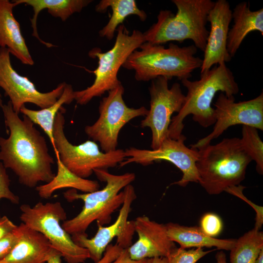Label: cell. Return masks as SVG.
Returning a JSON list of instances; mask_svg holds the SVG:
<instances>
[{"label":"cell","mask_w":263,"mask_h":263,"mask_svg":"<svg viewBox=\"0 0 263 263\" xmlns=\"http://www.w3.org/2000/svg\"><path fill=\"white\" fill-rule=\"evenodd\" d=\"M1 108L9 132L8 138L0 137V160L4 167L29 188H36L40 182H51L56 175L52 168L55 161L44 137L27 116L19 117L10 101Z\"/></svg>","instance_id":"obj_1"},{"label":"cell","mask_w":263,"mask_h":263,"mask_svg":"<svg viewBox=\"0 0 263 263\" xmlns=\"http://www.w3.org/2000/svg\"><path fill=\"white\" fill-rule=\"evenodd\" d=\"M181 82L188 92L180 111L171 119L168 137L173 139H177L182 134L183 121L190 114L193 120L204 128L214 124V109L211 105L216 94L220 91L231 97L239 91L232 72L225 63L215 65L201 74L199 80L185 79Z\"/></svg>","instance_id":"obj_2"},{"label":"cell","mask_w":263,"mask_h":263,"mask_svg":"<svg viewBox=\"0 0 263 263\" xmlns=\"http://www.w3.org/2000/svg\"><path fill=\"white\" fill-rule=\"evenodd\" d=\"M177 11H160L157 21L143 33L145 42L162 45L167 42L190 39L204 52L209 31L207 16L214 6L211 0H172Z\"/></svg>","instance_id":"obj_3"},{"label":"cell","mask_w":263,"mask_h":263,"mask_svg":"<svg viewBox=\"0 0 263 263\" xmlns=\"http://www.w3.org/2000/svg\"><path fill=\"white\" fill-rule=\"evenodd\" d=\"M94 173L99 180L106 183L102 189L78 193L72 188L63 193L64 197L69 202L79 199L84 203L82 210L76 216L64 221L61 225L70 235L86 233L94 221L102 225L109 224L112 214L123 203L125 194L123 190H120L135 179L133 173L115 175L102 169H95Z\"/></svg>","instance_id":"obj_4"},{"label":"cell","mask_w":263,"mask_h":263,"mask_svg":"<svg viewBox=\"0 0 263 263\" xmlns=\"http://www.w3.org/2000/svg\"><path fill=\"white\" fill-rule=\"evenodd\" d=\"M198 150V183L210 195L219 194L228 188L239 185L252 161L238 137L224 138Z\"/></svg>","instance_id":"obj_5"},{"label":"cell","mask_w":263,"mask_h":263,"mask_svg":"<svg viewBox=\"0 0 263 263\" xmlns=\"http://www.w3.org/2000/svg\"><path fill=\"white\" fill-rule=\"evenodd\" d=\"M139 49L131 54L122 66L134 71L135 79L138 81L160 76L169 80L173 77L181 81L189 79L202 64V59L195 56L197 48L194 45L181 47L171 43L165 48L146 42Z\"/></svg>","instance_id":"obj_6"},{"label":"cell","mask_w":263,"mask_h":263,"mask_svg":"<svg viewBox=\"0 0 263 263\" xmlns=\"http://www.w3.org/2000/svg\"><path fill=\"white\" fill-rule=\"evenodd\" d=\"M116 32L113 46L109 51L102 52L95 48L89 52L90 57L98 58V66L91 72L95 75L93 83L84 90L74 91V99L77 104L86 105L94 97L101 96L121 84L117 77L120 68L131 54L145 42L143 33L138 30H133L130 34L121 24Z\"/></svg>","instance_id":"obj_7"},{"label":"cell","mask_w":263,"mask_h":263,"mask_svg":"<svg viewBox=\"0 0 263 263\" xmlns=\"http://www.w3.org/2000/svg\"><path fill=\"white\" fill-rule=\"evenodd\" d=\"M66 111L62 107L55 119L54 150L56 156L71 171L81 178L87 179L93 174L94 169L113 168L125 159V150L122 149L103 152L95 142L92 140H87L78 145L71 143L64 131V114Z\"/></svg>","instance_id":"obj_8"},{"label":"cell","mask_w":263,"mask_h":263,"mask_svg":"<svg viewBox=\"0 0 263 263\" xmlns=\"http://www.w3.org/2000/svg\"><path fill=\"white\" fill-rule=\"evenodd\" d=\"M19 208L22 223L46 237L67 263H83L90 258L88 251L77 245L60 225L67 219L60 202H39L33 207L23 204Z\"/></svg>","instance_id":"obj_9"},{"label":"cell","mask_w":263,"mask_h":263,"mask_svg":"<svg viewBox=\"0 0 263 263\" xmlns=\"http://www.w3.org/2000/svg\"><path fill=\"white\" fill-rule=\"evenodd\" d=\"M124 88L122 84L108 92V95L100 102L99 116L92 125L85 127V132L93 141L99 142L102 151H114L118 144L121 129L130 120L138 116H145L149 110L128 107L123 98Z\"/></svg>","instance_id":"obj_10"},{"label":"cell","mask_w":263,"mask_h":263,"mask_svg":"<svg viewBox=\"0 0 263 263\" xmlns=\"http://www.w3.org/2000/svg\"><path fill=\"white\" fill-rule=\"evenodd\" d=\"M186 137L182 134L177 139L166 138L156 150H142L131 147L125 150V159L120 167L135 163L148 166L162 160L172 163L182 172V178L171 185L186 187L190 182L198 183L199 176L196 166L199 153L197 150L189 148L185 144Z\"/></svg>","instance_id":"obj_11"},{"label":"cell","mask_w":263,"mask_h":263,"mask_svg":"<svg viewBox=\"0 0 263 263\" xmlns=\"http://www.w3.org/2000/svg\"><path fill=\"white\" fill-rule=\"evenodd\" d=\"M168 78L160 76L151 80L149 88L150 108L144 119L141 122L142 128L149 127L152 133L151 148L156 150L168 137V131L173 113H179L185 101V95L180 84H173L169 88Z\"/></svg>","instance_id":"obj_12"},{"label":"cell","mask_w":263,"mask_h":263,"mask_svg":"<svg viewBox=\"0 0 263 263\" xmlns=\"http://www.w3.org/2000/svg\"><path fill=\"white\" fill-rule=\"evenodd\" d=\"M123 191L124 200L117 219L113 224L104 226L97 224V231L92 238H88L86 233L75 234L71 237L77 245L88 251L90 258L94 263L101 260L106 248L114 238L117 239L116 244L123 249H127L132 244L135 232L134 221L128 220V217L136 195L131 184L125 187Z\"/></svg>","instance_id":"obj_13"},{"label":"cell","mask_w":263,"mask_h":263,"mask_svg":"<svg viewBox=\"0 0 263 263\" xmlns=\"http://www.w3.org/2000/svg\"><path fill=\"white\" fill-rule=\"evenodd\" d=\"M216 121L213 130L206 137L191 145L199 150L210 144L229 127L236 125L248 126L263 131V93L255 98L239 102L234 96L221 93L215 104Z\"/></svg>","instance_id":"obj_14"},{"label":"cell","mask_w":263,"mask_h":263,"mask_svg":"<svg viewBox=\"0 0 263 263\" xmlns=\"http://www.w3.org/2000/svg\"><path fill=\"white\" fill-rule=\"evenodd\" d=\"M66 83L59 84L52 91L42 93L26 76L19 75L12 66L7 48L0 49V87L8 96L13 110L19 114L25 104H34L41 109L54 104L62 94Z\"/></svg>","instance_id":"obj_15"},{"label":"cell","mask_w":263,"mask_h":263,"mask_svg":"<svg viewBox=\"0 0 263 263\" xmlns=\"http://www.w3.org/2000/svg\"><path fill=\"white\" fill-rule=\"evenodd\" d=\"M232 10L226 0H218L207 16L210 24L204 56L201 67V74L213 66L229 62L231 57L226 48L229 24L232 20Z\"/></svg>","instance_id":"obj_16"},{"label":"cell","mask_w":263,"mask_h":263,"mask_svg":"<svg viewBox=\"0 0 263 263\" xmlns=\"http://www.w3.org/2000/svg\"><path fill=\"white\" fill-rule=\"evenodd\" d=\"M134 225L138 240L127 248L132 259L167 257L176 247L168 236L165 225L152 221L145 215L137 217Z\"/></svg>","instance_id":"obj_17"},{"label":"cell","mask_w":263,"mask_h":263,"mask_svg":"<svg viewBox=\"0 0 263 263\" xmlns=\"http://www.w3.org/2000/svg\"><path fill=\"white\" fill-rule=\"evenodd\" d=\"M19 238L17 244L4 259L3 263H45L59 252L41 233L21 223L17 227Z\"/></svg>","instance_id":"obj_18"},{"label":"cell","mask_w":263,"mask_h":263,"mask_svg":"<svg viewBox=\"0 0 263 263\" xmlns=\"http://www.w3.org/2000/svg\"><path fill=\"white\" fill-rule=\"evenodd\" d=\"M17 6L13 1L0 0V46L7 48L22 63L33 65L34 60L28 50L20 29L15 18L13 9Z\"/></svg>","instance_id":"obj_19"},{"label":"cell","mask_w":263,"mask_h":263,"mask_svg":"<svg viewBox=\"0 0 263 263\" xmlns=\"http://www.w3.org/2000/svg\"><path fill=\"white\" fill-rule=\"evenodd\" d=\"M234 24L229 30L226 48L234 57L242 42L251 32L259 31L263 35V9L251 11L249 2L243 1L236 5L232 12Z\"/></svg>","instance_id":"obj_20"},{"label":"cell","mask_w":263,"mask_h":263,"mask_svg":"<svg viewBox=\"0 0 263 263\" xmlns=\"http://www.w3.org/2000/svg\"><path fill=\"white\" fill-rule=\"evenodd\" d=\"M170 240L176 242L180 247H215L218 249L230 250L235 244V239H220L206 235L199 226H187L173 223L165 225Z\"/></svg>","instance_id":"obj_21"},{"label":"cell","mask_w":263,"mask_h":263,"mask_svg":"<svg viewBox=\"0 0 263 263\" xmlns=\"http://www.w3.org/2000/svg\"><path fill=\"white\" fill-rule=\"evenodd\" d=\"M16 5L26 4L31 6L34 15L30 19L33 28V36L47 47L53 45L43 41L39 37L37 30V18L42 10L47 9L48 12L55 18H60L64 21L72 15L80 12L93 1L91 0H15L13 1Z\"/></svg>","instance_id":"obj_22"},{"label":"cell","mask_w":263,"mask_h":263,"mask_svg":"<svg viewBox=\"0 0 263 263\" xmlns=\"http://www.w3.org/2000/svg\"><path fill=\"white\" fill-rule=\"evenodd\" d=\"M108 7L112 9V16L98 33L100 37L109 40L113 38L117 27L128 16L136 15L142 21L147 18V13L138 7L134 0H102L95 6V11L104 13Z\"/></svg>","instance_id":"obj_23"},{"label":"cell","mask_w":263,"mask_h":263,"mask_svg":"<svg viewBox=\"0 0 263 263\" xmlns=\"http://www.w3.org/2000/svg\"><path fill=\"white\" fill-rule=\"evenodd\" d=\"M56 158L57 167L56 174L51 182L36 187L40 198L49 199L55 191L66 188L79 190L84 193L99 189L100 185L97 181L77 176L67 169L58 157L56 156Z\"/></svg>","instance_id":"obj_24"},{"label":"cell","mask_w":263,"mask_h":263,"mask_svg":"<svg viewBox=\"0 0 263 263\" xmlns=\"http://www.w3.org/2000/svg\"><path fill=\"white\" fill-rule=\"evenodd\" d=\"M74 93L72 85L66 83L62 94L53 105L40 110H31L23 106L20 110V113L23 115L42 128L48 136L54 150L53 127L55 119L63 105L70 104L75 100Z\"/></svg>","instance_id":"obj_25"},{"label":"cell","mask_w":263,"mask_h":263,"mask_svg":"<svg viewBox=\"0 0 263 263\" xmlns=\"http://www.w3.org/2000/svg\"><path fill=\"white\" fill-rule=\"evenodd\" d=\"M263 250V233L254 227L236 242L230 250V263H255Z\"/></svg>","instance_id":"obj_26"},{"label":"cell","mask_w":263,"mask_h":263,"mask_svg":"<svg viewBox=\"0 0 263 263\" xmlns=\"http://www.w3.org/2000/svg\"><path fill=\"white\" fill-rule=\"evenodd\" d=\"M243 148L256 164L257 171L263 174V142L259 135L258 129L254 127L243 126L242 138H240Z\"/></svg>","instance_id":"obj_27"},{"label":"cell","mask_w":263,"mask_h":263,"mask_svg":"<svg viewBox=\"0 0 263 263\" xmlns=\"http://www.w3.org/2000/svg\"><path fill=\"white\" fill-rule=\"evenodd\" d=\"M211 251H205L202 248L187 249L176 247L167 257V263H196Z\"/></svg>","instance_id":"obj_28"},{"label":"cell","mask_w":263,"mask_h":263,"mask_svg":"<svg viewBox=\"0 0 263 263\" xmlns=\"http://www.w3.org/2000/svg\"><path fill=\"white\" fill-rule=\"evenodd\" d=\"M202 231L207 235L212 238L218 236L223 230V222L217 214L207 213L204 214L200 220Z\"/></svg>","instance_id":"obj_29"},{"label":"cell","mask_w":263,"mask_h":263,"mask_svg":"<svg viewBox=\"0 0 263 263\" xmlns=\"http://www.w3.org/2000/svg\"><path fill=\"white\" fill-rule=\"evenodd\" d=\"M10 180L6 168L2 163L0 162V200L6 199L13 204H18L19 198L10 190Z\"/></svg>","instance_id":"obj_30"},{"label":"cell","mask_w":263,"mask_h":263,"mask_svg":"<svg viewBox=\"0 0 263 263\" xmlns=\"http://www.w3.org/2000/svg\"><path fill=\"white\" fill-rule=\"evenodd\" d=\"M244 188V187L239 185L228 188L225 189V191L238 197L250 205L253 208L256 213V222L254 227L260 230L263 224V207L256 205L247 199L243 193V190Z\"/></svg>","instance_id":"obj_31"},{"label":"cell","mask_w":263,"mask_h":263,"mask_svg":"<svg viewBox=\"0 0 263 263\" xmlns=\"http://www.w3.org/2000/svg\"><path fill=\"white\" fill-rule=\"evenodd\" d=\"M123 248L117 244H110L103 254L102 258L98 262L95 263H110L114 261L119 255ZM61 255L57 253L47 261V263H61Z\"/></svg>","instance_id":"obj_32"},{"label":"cell","mask_w":263,"mask_h":263,"mask_svg":"<svg viewBox=\"0 0 263 263\" xmlns=\"http://www.w3.org/2000/svg\"><path fill=\"white\" fill-rule=\"evenodd\" d=\"M17 227L0 239V260L7 257L17 244L19 238Z\"/></svg>","instance_id":"obj_33"},{"label":"cell","mask_w":263,"mask_h":263,"mask_svg":"<svg viewBox=\"0 0 263 263\" xmlns=\"http://www.w3.org/2000/svg\"><path fill=\"white\" fill-rule=\"evenodd\" d=\"M18 225L14 224L6 216L0 218V239L14 231Z\"/></svg>","instance_id":"obj_34"},{"label":"cell","mask_w":263,"mask_h":263,"mask_svg":"<svg viewBox=\"0 0 263 263\" xmlns=\"http://www.w3.org/2000/svg\"><path fill=\"white\" fill-rule=\"evenodd\" d=\"M146 259L140 260L132 259L130 257L127 248L123 249L118 256L114 261L110 263H145Z\"/></svg>","instance_id":"obj_35"},{"label":"cell","mask_w":263,"mask_h":263,"mask_svg":"<svg viewBox=\"0 0 263 263\" xmlns=\"http://www.w3.org/2000/svg\"><path fill=\"white\" fill-rule=\"evenodd\" d=\"M167 257H155L147 259L145 263H167Z\"/></svg>","instance_id":"obj_36"},{"label":"cell","mask_w":263,"mask_h":263,"mask_svg":"<svg viewBox=\"0 0 263 263\" xmlns=\"http://www.w3.org/2000/svg\"><path fill=\"white\" fill-rule=\"evenodd\" d=\"M215 258L217 263H227L225 254L223 251L217 252Z\"/></svg>","instance_id":"obj_37"},{"label":"cell","mask_w":263,"mask_h":263,"mask_svg":"<svg viewBox=\"0 0 263 263\" xmlns=\"http://www.w3.org/2000/svg\"><path fill=\"white\" fill-rule=\"evenodd\" d=\"M255 263H263V250L260 252Z\"/></svg>","instance_id":"obj_38"},{"label":"cell","mask_w":263,"mask_h":263,"mask_svg":"<svg viewBox=\"0 0 263 263\" xmlns=\"http://www.w3.org/2000/svg\"><path fill=\"white\" fill-rule=\"evenodd\" d=\"M2 106H3V104H2V101L1 99V95L0 94V107L2 108Z\"/></svg>","instance_id":"obj_39"},{"label":"cell","mask_w":263,"mask_h":263,"mask_svg":"<svg viewBox=\"0 0 263 263\" xmlns=\"http://www.w3.org/2000/svg\"><path fill=\"white\" fill-rule=\"evenodd\" d=\"M0 263H2V262L0 261Z\"/></svg>","instance_id":"obj_40"}]
</instances>
